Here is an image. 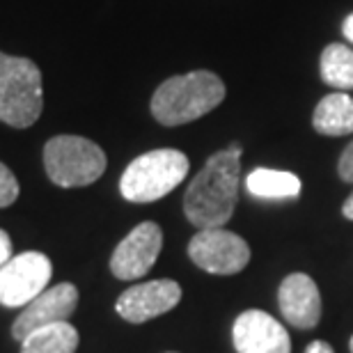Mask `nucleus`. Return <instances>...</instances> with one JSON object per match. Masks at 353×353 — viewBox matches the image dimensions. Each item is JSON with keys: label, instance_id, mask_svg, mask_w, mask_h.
I'll return each instance as SVG.
<instances>
[{"label": "nucleus", "instance_id": "obj_16", "mask_svg": "<svg viewBox=\"0 0 353 353\" xmlns=\"http://www.w3.org/2000/svg\"><path fill=\"white\" fill-rule=\"evenodd\" d=\"M321 79L330 88L353 90V51L344 44H330L323 48L321 60Z\"/></svg>", "mask_w": 353, "mask_h": 353}, {"label": "nucleus", "instance_id": "obj_13", "mask_svg": "<svg viewBox=\"0 0 353 353\" xmlns=\"http://www.w3.org/2000/svg\"><path fill=\"white\" fill-rule=\"evenodd\" d=\"M312 126L321 136H349L353 133V99L344 92L323 97L314 108Z\"/></svg>", "mask_w": 353, "mask_h": 353}, {"label": "nucleus", "instance_id": "obj_11", "mask_svg": "<svg viewBox=\"0 0 353 353\" xmlns=\"http://www.w3.org/2000/svg\"><path fill=\"white\" fill-rule=\"evenodd\" d=\"M232 340L239 353H292L287 328L262 310H245L236 316Z\"/></svg>", "mask_w": 353, "mask_h": 353}, {"label": "nucleus", "instance_id": "obj_22", "mask_svg": "<svg viewBox=\"0 0 353 353\" xmlns=\"http://www.w3.org/2000/svg\"><path fill=\"white\" fill-rule=\"evenodd\" d=\"M342 214H344V218H349V221H353V190H351V195L344 200V204H342Z\"/></svg>", "mask_w": 353, "mask_h": 353}, {"label": "nucleus", "instance_id": "obj_23", "mask_svg": "<svg viewBox=\"0 0 353 353\" xmlns=\"http://www.w3.org/2000/svg\"><path fill=\"white\" fill-rule=\"evenodd\" d=\"M351 353H353V337H351Z\"/></svg>", "mask_w": 353, "mask_h": 353}, {"label": "nucleus", "instance_id": "obj_18", "mask_svg": "<svg viewBox=\"0 0 353 353\" xmlns=\"http://www.w3.org/2000/svg\"><path fill=\"white\" fill-rule=\"evenodd\" d=\"M337 172H340L344 181L353 183V140L347 145V150L342 152L340 163H337Z\"/></svg>", "mask_w": 353, "mask_h": 353}, {"label": "nucleus", "instance_id": "obj_7", "mask_svg": "<svg viewBox=\"0 0 353 353\" xmlns=\"http://www.w3.org/2000/svg\"><path fill=\"white\" fill-rule=\"evenodd\" d=\"M53 275L51 259L44 252L30 250L12 257L0 266V305L26 307L44 292Z\"/></svg>", "mask_w": 353, "mask_h": 353}, {"label": "nucleus", "instance_id": "obj_21", "mask_svg": "<svg viewBox=\"0 0 353 353\" xmlns=\"http://www.w3.org/2000/svg\"><path fill=\"white\" fill-rule=\"evenodd\" d=\"M342 32H344V37H347L351 44H353V14H349L347 19H344V23H342Z\"/></svg>", "mask_w": 353, "mask_h": 353}, {"label": "nucleus", "instance_id": "obj_2", "mask_svg": "<svg viewBox=\"0 0 353 353\" xmlns=\"http://www.w3.org/2000/svg\"><path fill=\"white\" fill-rule=\"evenodd\" d=\"M225 83L214 72L179 74L161 83L152 97V115L163 126H179L204 117L225 99Z\"/></svg>", "mask_w": 353, "mask_h": 353}, {"label": "nucleus", "instance_id": "obj_17", "mask_svg": "<svg viewBox=\"0 0 353 353\" xmlns=\"http://www.w3.org/2000/svg\"><path fill=\"white\" fill-rule=\"evenodd\" d=\"M19 193H21L19 179L14 176V172L5 163H0V209H5L17 202Z\"/></svg>", "mask_w": 353, "mask_h": 353}, {"label": "nucleus", "instance_id": "obj_14", "mask_svg": "<svg viewBox=\"0 0 353 353\" xmlns=\"http://www.w3.org/2000/svg\"><path fill=\"white\" fill-rule=\"evenodd\" d=\"M245 188L250 195L262 197V200H292L301 195V179L285 170H268L257 168L245 176Z\"/></svg>", "mask_w": 353, "mask_h": 353}, {"label": "nucleus", "instance_id": "obj_10", "mask_svg": "<svg viewBox=\"0 0 353 353\" xmlns=\"http://www.w3.org/2000/svg\"><path fill=\"white\" fill-rule=\"evenodd\" d=\"M181 301V287L174 280L140 282L119 294L115 310L122 319L131 323H145L170 312Z\"/></svg>", "mask_w": 353, "mask_h": 353}, {"label": "nucleus", "instance_id": "obj_4", "mask_svg": "<svg viewBox=\"0 0 353 353\" xmlns=\"http://www.w3.org/2000/svg\"><path fill=\"white\" fill-rule=\"evenodd\" d=\"M188 168V157L179 150L147 152L126 165L119 179V193L136 204L157 202L186 179Z\"/></svg>", "mask_w": 353, "mask_h": 353}, {"label": "nucleus", "instance_id": "obj_12", "mask_svg": "<svg viewBox=\"0 0 353 353\" xmlns=\"http://www.w3.org/2000/svg\"><path fill=\"white\" fill-rule=\"evenodd\" d=\"M278 305L282 316L294 328L310 330L321 319V294L316 282L305 273H292L278 289Z\"/></svg>", "mask_w": 353, "mask_h": 353}, {"label": "nucleus", "instance_id": "obj_6", "mask_svg": "<svg viewBox=\"0 0 353 353\" xmlns=\"http://www.w3.org/2000/svg\"><path fill=\"white\" fill-rule=\"evenodd\" d=\"M188 257L195 266L214 275L241 273L250 262V248L241 236L225 228L200 230L188 243Z\"/></svg>", "mask_w": 353, "mask_h": 353}, {"label": "nucleus", "instance_id": "obj_3", "mask_svg": "<svg viewBox=\"0 0 353 353\" xmlns=\"http://www.w3.org/2000/svg\"><path fill=\"white\" fill-rule=\"evenodd\" d=\"M44 108L41 72L32 60L0 53V122L28 129Z\"/></svg>", "mask_w": 353, "mask_h": 353}, {"label": "nucleus", "instance_id": "obj_1", "mask_svg": "<svg viewBox=\"0 0 353 353\" xmlns=\"http://www.w3.org/2000/svg\"><path fill=\"white\" fill-rule=\"evenodd\" d=\"M243 147L234 143L211 157L183 195V214L197 230L225 228L239 200Z\"/></svg>", "mask_w": 353, "mask_h": 353}, {"label": "nucleus", "instance_id": "obj_20", "mask_svg": "<svg viewBox=\"0 0 353 353\" xmlns=\"http://www.w3.org/2000/svg\"><path fill=\"white\" fill-rule=\"evenodd\" d=\"M305 353H335V351H333V347H330L328 342L316 340V342H310V344H307Z\"/></svg>", "mask_w": 353, "mask_h": 353}, {"label": "nucleus", "instance_id": "obj_8", "mask_svg": "<svg viewBox=\"0 0 353 353\" xmlns=\"http://www.w3.org/2000/svg\"><path fill=\"white\" fill-rule=\"evenodd\" d=\"M163 248V232L157 223H140L126 234L110 257V271L119 280H136L152 271Z\"/></svg>", "mask_w": 353, "mask_h": 353}, {"label": "nucleus", "instance_id": "obj_19", "mask_svg": "<svg viewBox=\"0 0 353 353\" xmlns=\"http://www.w3.org/2000/svg\"><path fill=\"white\" fill-rule=\"evenodd\" d=\"M12 257V239L5 230H0V266L10 262Z\"/></svg>", "mask_w": 353, "mask_h": 353}, {"label": "nucleus", "instance_id": "obj_15", "mask_svg": "<svg viewBox=\"0 0 353 353\" xmlns=\"http://www.w3.org/2000/svg\"><path fill=\"white\" fill-rule=\"evenodd\" d=\"M79 330L69 321H58L37 328L21 340V353H74L79 349Z\"/></svg>", "mask_w": 353, "mask_h": 353}, {"label": "nucleus", "instance_id": "obj_9", "mask_svg": "<svg viewBox=\"0 0 353 353\" xmlns=\"http://www.w3.org/2000/svg\"><path fill=\"white\" fill-rule=\"evenodd\" d=\"M79 305V289L72 282H60L55 287L44 289L37 299H32L23 307V312L12 323L14 340H26L37 328L51 326V323L67 321Z\"/></svg>", "mask_w": 353, "mask_h": 353}, {"label": "nucleus", "instance_id": "obj_5", "mask_svg": "<svg viewBox=\"0 0 353 353\" xmlns=\"http://www.w3.org/2000/svg\"><path fill=\"white\" fill-rule=\"evenodd\" d=\"M44 168L55 186L81 188L105 172V154L81 136H55L44 145Z\"/></svg>", "mask_w": 353, "mask_h": 353}]
</instances>
